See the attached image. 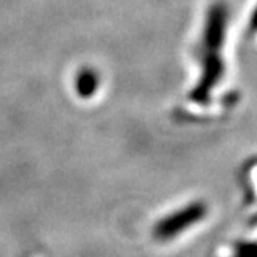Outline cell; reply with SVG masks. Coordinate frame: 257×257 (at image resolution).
<instances>
[{
  "mask_svg": "<svg viewBox=\"0 0 257 257\" xmlns=\"http://www.w3.org/2000/svg\"><path fill=\"white\" fill-rule=\"evenodd\" d=\"M206 205H203L201 201H194V203L163 217L154 226V237L163 242L171 240L188 228L197 225L206 215Z\"/></svg>",
  "mask_w": 257,
  "mask_h": 257,
  "instance_id": "1",
  "label": "cell"
},
{
  "mask_svg": "<svg viewBox=\"0 0 257 257\" xmlns=\"http://www.w3.org/2000/svg\"><path fill=\"white\" fill-rule=\"evenodd\" d=\"M222 75H223V65H222L220 58H217V56L209 58L208 62H206V67H205L203 78L200 79L198 85L191 93V99L195 101V102H206L209 99L211 90L220 81Z\"/></svg>",
  "mask_w": 257,
  "mask_h": 257,
  "instance_id": "2",
  "label": "cell"
},
{
  "mask_svg": "<svg viewBox=\"0 0 257 257\" xmlns=\"http://www.w3.org/2000/svg\"><path fill=\"white\" fill-rule=\"evenodd\" d=\"M234 257H257V242H242L238 243Z\"/></svg>",
  "mask_w": 257,
  "mask_h": 257,
  "instance_id": "3",
  "label": "cell"
}]
</instances>
